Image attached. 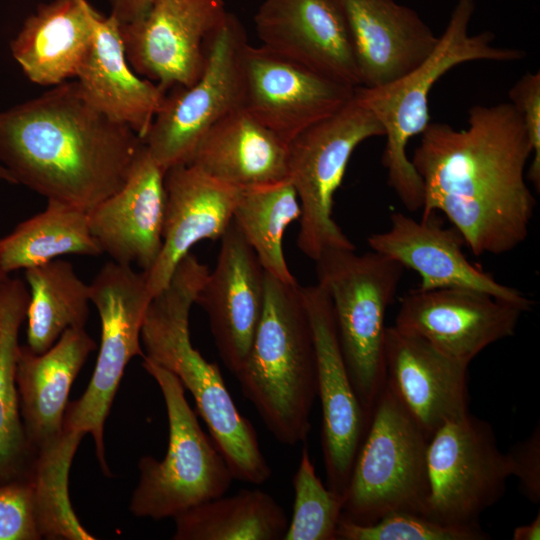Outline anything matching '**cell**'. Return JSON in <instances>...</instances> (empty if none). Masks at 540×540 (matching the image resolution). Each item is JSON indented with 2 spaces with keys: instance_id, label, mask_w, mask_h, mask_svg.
<instances>
[{
  "instance_id": "17",
  "label": "cell",
  "mask_w": 540,
  "mask_h": 540,
  "mask_svg": "<svg viewBox=\"0 0 540 540\" xmlns=\"http://www.w3.org/2000/svg\"><path fill=\"white\" fill-rule=\"evenodd\" d=\"M436 214L416 220L401 212H393L388 229L371 234L367 243L371 250L415 271L421 280V290L472 289L530 311L534 300L473 265L462 250L465 242L461 234L454 227H444Z\"/></svg>"
},
{
  "instance_id": "11",
  "label": "cell",
  "mask_w": 540,
  "mask_h": 540,
  "mask_svg": "<svg viewBox=\"0 0 540 540\" xmlns=\"http://www.w3.org/2000/svg\"><path fill=\"white\" fill-rule=\"evenodd\" d=\"M248 44L240 20L228 11L217 31L200 78L166 92L142 139L165 170L191 162L201 140L244 103L243 52Z\"/></svg>"
},
{
  "instance_id": "41",
  "label": "cell",
  "mask_w": 540,
  "mask_h": 540,
  "mask_svg": "<svg viewBox=\"0 0 540 540\" xmlns=\"http://www.w3.org/2000/svg\"><path fill=\"white\" fill-rule=\"evenodd\" d=\"M8 277V274L2 269L0 264V284Z\"/></svg>"
},
{
  "instance_id": "3",
  "label": "cell",
  "mask_w": 540,
  "mask_h": 540,
  "mask_svg": "<svg viewBox=\"0 0 540 540\" xmlns=\"http://www.w3.org/2000/svg\"><path fill=\"white\" fill-rule=\"evenodd\" d=\"M209 272L190 253L180 261L168 285L152 297L141 329L144 356L176 375L191 393L234 480L262 485L271 478L272 468L256 430L239 412L218 365L208 362L190 339L191 307Z\"/></svg>"
},
{
  "instance_id": "12",
  "label": "cell",
  "mask_w": 540,
  "mask_h": 540,
  "mask_svg": "<svg viewBox=\"0 0 540 540\" xmlns=\"http://www.w3.org/2000/svg\"><path fill=\"white\" fill-rule=\"evenodd\" d=\"M427 474L424 516L454 526L480 525V515L503 497L511 476L493 428L469 413L432 434Z\"/></svg>"
},
{
  "instance_id": "37",
  "label": "cell",
  "mask_w": 540,
  "mask_h": 540,
  "mask_svg": "<svg viewBox=\"0 0 540 540\" xmlns=\"http://www.w3.org/2000/svg\"><path fill=\"white\" fill-rule=\"evenodd\" d=\"M510 475L518 479L523 494L532 502L540 501V425L524 440L505 453Z\"/></svg>"
},
{
  "instance_id": "18",
  "label": "cell",
  "mask_w": 540,
  "mask_h": 540,
  "mask_svg": "<svg viewBox=\"0 0 540 540\" xmlns=\"http://www.w3.org/2000/svg\"><path fill=\"white\" fill-rule=\"evenodd\" d=\"M254 24L262 46L349 86H361L340 0H263Z\"/></svg>"
},
{
  "instance_id": "30",
  "label": "cell",
  "mask_w": 540,
  "mask_h": 540,
  "mask_svg": "<svg viewBox=\"0 0 540 540\" xmlns=\"http://www.w3.org/2000/svg\"><path fill=\"white\" fill-rule=\"evenodd\" d=\"M102 253L90 231L88 212L58 200H48L44 211L0 239V264L7 274L43 265L63 255Z\"/></svg>"
},
{
  "instance_id": "2",
  "label": "cell",
  "mask_w": 540,
  "mask_h": 540,
  "mask_svg": "<svg viewBox=\"0 0 540 540\" xmlns=\"http://www.w3.org/2000/svg\"><path fill=\"white\" fill-rule=\"evenodd\" d=\"M142 145L77 81L0 112V162L16 184L86 211L124 185Z\"/></svg>"
},
{
  "instance_id": "27",
  "label": "cell",
  "mask_w": 540,
  "mask_h": 540,
  "mask_svg": "<svg viewBox=\"0 0 540 540\" xmlns=\"http://www.w3.org/2000/svg\"><path fill=\"white\" fill-rule=\"evenodd\" d=\"M88 0L41 4L11 41V53L33 83L55 86L76 77L93 40Z\"/></svg>"
},
{
  "instance_id": "26",
  "label": "cell",
  "mask_w": 540,
  "mask_h": 540,
  "mask_svg": "<svg viewBox=\"0 0 540 540\" xmlns=\"http://www.w3.org/2000/svg\"><path fill=\"white\" fill-rule=\"evenodd\" d=\"M190 164L238 189L265 186L289 179L288 143L241 107L208 131Z\"/></svg>"
},
{
  "instance_id": "6",
  "label": "cell",
  "mask_w": 540,
  "mask_h": 540,
  "mask_svg": "<svg viewBox=\"0 0 540 540\" xmlns=\"http://www.w3.org/2000/svg\"><path fill=\"white\" fill-rule=\"evenodd\" d=\"M356 250V249H355ZM328 249L315 261L328 292L344 362L368 420L385 382L386 313L405 268L371 250Z\"/></svg>"
},
{
  "instance_id": "14",
  "label": "cell",
  "mask_w": 540,
  "mask_h": 540,
  "mask_svg": "<svg viewBox=\"0 0 540 540\" xmlns=\"http://www.w3.org/2000/svg\"><path fill=\"white\" fill-rule=\"evenodd\" d=\"M243 70V107L288 144L309 126L339 111L355 92L354 87L262 45H246Z\"/></svg>"
},
{
  "instance_id": "1",
  "label": "cell",
  "mask_w": 540,
  "mask_h": 540,
  "mask_svg": "<svg viewBox=\"0 0 540 540\" xmlns=\"http://www.w3.org/2000/svg\"><path fill=\"white\" fill-rule=\"evenodd\" d=\"M530 156L510 102L471 107L466 129L430 122L410 159L423 184L422 217L444 214L475 256L513 251L527 239L537 205L525 175Z\"/></svg>"
},
{
  "instance_id": "21",
  "label": "cell",
  "mask_w": 540,
  "mask_h": 540,
  "mask_svg": "<svg viewBox=\"0 0 540 540\" xmlns=\"http://www.w3.org/2000/svg\"><path fill=\"white\" fill-rule=\"evenodd\" d=\"M166 171L140 148L124 185L88 210L90 231L112 261L144 272L162 248Z\"/></svg>"
},
{
  "instance_id": "20",
  "label": "cell",
  "mask_w": 540,
  "mask_h": 540,
  "mask_svg": "<svg viewBox=\"0 0 540 540\" xmlns=\"http://www.w3.org/2000/svg\"><path fill=\"white\" fill-rule=\"evenodd\" d=\"M385 381L425 433L468 412V365L443 353L424 338L387 326Z\"/></svg>"
},
{
  "instance_id": "29",
  "label": "cell",
  "mask_w": 540,
  "mask_h": 540,
  "mask_svg": "<svg viewBox=\"0 0 540 540\" xmlns=\"http://www.w3.org/2000/svg\"><path fill=\"white\" fill-rule=\"evenodd\" d=\"M174 540H283L289 519L267 492L241 489L176 515Z\"/></svg>"
},
{
  "instance_id": "19",
  "label": "cell",
  "mask_w": 540,
  "mask_h": 540,
  "mask_svg": "<svg viewBox=\"0 0 540 540\" xmlns=\"http://www.w3.org/2000/svg\"><path fill=\"white\" fill-rule=\"evenodd\" d=\"M264 299L265 270L232 222L195 302L206 312L219 356L232 374L250 350Z\"/></svg>"
},
{
  "instance_id": "38",
  "label": "cell",
  "mask_w": 540,
  "mask_h": 540,
  "mask_svg": "<svg viewBox=\"0 0 540 540\" xmlns=\"http://www.w3.org/2000/svg\"><path fill=\"white\" fill-rule=\"evenodd\" d=\"M110 15L116 19L120 26L132 23L150 9L155 0H109Z\"/></svg>"
},
{
  "instance_id": "34",
  "label": "cell",
  "mask_w": 540,
  "mask_h": 540,
  "mask_svg": "<svg viewBox=\"0 0 540 540\" xmlns=\"http://www.w3.org/2000/svg\"><path fill=\"white\" fill-rule=\"evenodd\" d=\"M480 525L454 526L411 512L390 513L377 522L361 525L341 516L336 540H487Z\"/></svg>"
},
{
  "instance_id": "23",
  "label": "cell",
  "mask_w": 540,
  "mask_h": 540,
  "mask_svg": "<svg viewBox=\"0 0 540 540\" xmlns=\"http://www.w3.org/2000/svg\"><path fill=\"white\" fill-rule=\"evenodd\" d=\"M361 86L387 85L417 68L439 41L412 8L395 0H340Z\"/></svg>"
},
{
  "instance_id": "15",
  "label": "cell",
  "mask_w": 540,
  "mask_h": 540,
  "mask_svg": "<svg viewBox=\"0 0 540 540\" xmlns=\"http://www.w3.org/2000/svg\"><path fill=\"white\" fill-rule=\"evenodd\" d=\"M301 292L315 347L317 397L322 409L321 446L327 486L343 496L368 418L344 362L327 290L317 282L301 286Z\"/></svg>"
},
{
  "instance_id": "4",
  "label": "cell",
  "mask_w": 540,
  "mask_h": 540,
  "mask_svg": "<svg viewBox=\"0 0 540 540\" xmlns=\"http://www.w3.org/2000/svg\"><path fill=\"white\" fill-rule=\"evenodd\" d=\"M275 440L304 443L317 398L312 328L298 283L265 271L262 315L250 350L233 374Z\"/></svg>"
},
{
  "instance_id": "32",
  "label": "cell",
  "mask_w": 540,
  "mask_h": 540,
  "mask_svg": "<svg viewBox=\"0 0 540 540\" xmlns=\"http://www.w3.org/2000/svg\"><path fill=\"white\" fill-rule=\"evenodd\" d=\"M300 215L298 196L289 179L242 189L233 212L232 222L263 269L287 284L297 281L284 257L282 239L287 227Z\"/></svg>"
},
{
  "instance_id": "36",
  "label": "cell",
  "mask_w": 540,
  "mask_h": 540,
  "mask_svg": "<svg viewBox=\"0 0 540 540\" xmlns=\"http://www.w3.org/2000/svg\"><path fill=\"white\" fill-rule=\"evenodd\" d=\"M510 103L521 113L532 145L527 179L540 190V72H526L509 90Z\"/></svg>"
},
{
  "instance_id": "9",
  "label": "cell",
  "mask_w": 540,
  "mask_h": 540,
  "mask_svg": "<svg viewBox=\"0 0 540 540\" xmlns=\"http://www.w3.org/2000/svg\"><path fill=\"white\" fill-rule=\"evenodd\" d=\"M380 136H384L380 122L353 96L339 111L289 142V180L301 208L297 245L313 261L328 249H356L332 217L334 195L354 150Z\"/></svg>"
},
{
  "instance_id": "7",
  "label": "cell",
  "mask_w": 540,
  "mask_h": 540,
  "mask_svg": "<svg viewBox=\"0 0 540 540\" xmlns=\"http://www.w3.org/2000/svg\"><path fill=\"white\" fill-rule=\"evenodd\" d=\"M429 439L385 381L351 469L342 517L369 525L394 512L424 515Z\"/></svg>"
},
{
  "instance_id": "5",
  "label": "cell",
  "mask_w": 540,
  "mask_h": 540,
  "mask_svg": "<svg viewBox=\"0 0 540 540\" xmlns=\"http://www.w3.org/2000/svg\"><path fill=\"white\" fill-rule=\"evenodd\" d=\"M475 0H458L433 52L417 68L387 85L355 88L354 98L380 122L386 138L382 165L387 182L404 207L415 212L424 202L422 180L407 155V145L430 123L429 93L453 67L470 61H521L526 52L495 46V34H469Z\"/></svg>"
},
{
  "instance_id": "10",
  "label": "cell",
  "mask_w": 540,
  "mask_h": 540,
  "mask_svg": "<svg viewBox=\"0 0 540 540\" xmlns=\"http://www.w3.org/2000/svg\"><path fill=\"white\" fill-rule=\"evenodd\" d=\"M89 290L101 322L100 349L86 390L68 403L63 432L81 439L90 434L102 472L110 476L104 425L127 364L135 356L144 357L141 329L153 296L144 271L114 261L101 268Z\"/></svg>"
},
{
  "instance_id": "40",
  "label": "cell",
  "mask_w": 540,
  "mask_h": 540,
  "mask_svg": "<svg viewBox=\"0 0 540 540\" xmlns=\"http://www.w3.org/2000/svg\"><path fill=\"white\" fill-rule=\"evenodd\" d=\"M0 180L16 184L15 179L11 175V173L3 166V164L0 162Z\"/></svg>"
},
{
  "instance_id": "31",
  "label": "cell",
  "mask_w": 540,
  "mask_h": 540,
  "mask_svg": "<svg viewBox=\"0 0 540 540\" xmlns=\"http://www.w3.org/2000/svg\"><path fill=\"white\" fill-rule=\"evenodd\" d=\"M29 285L26 312L27 346L36 353L47 351L69 328L85 327L90 290L73 266L55 259L25 269Z\"/></svg>"
},
{
  "instance_id": "8",
  "label": "cell",
  "mask_w": 540,
  "mask_h": 540,
  "mask_svg": "<svg viewBox=\"0 0 540 540\" xmlns=\"http://www.w3.org/2000/svg\"><path fill=\"white\" fill-rule=\"evenodd\" d=\"M142 366L155 380L168 419V447L162 460L143 456L129 509L137 517L162 520L225 495L234 480L210 435L190 407L176 375L143 357Z\"/></svg>"
},
{
  "instance_id": "24",
  "label": "cell",
  "mask_w": 540,
  "mask_h": 540,
  "mask_svg": "<svg viewBox=\"0 0 540 540\" xmlns=\"http://www.w3.org/2000/svg\"><path fill=\"white\" fill-rule=\"evenodd\" d=\"M96 347L84 327L67 329L43 353L20 345L16 385L23 427L35 456L62 438L72 384Z\"/></svg>"
},
{
  "instance_id": "22",
  "label": "cell",
  "mask_w": 540,
  "mask_h": 540,
  "mask_svg": "<svg viewBox=\"0 0 540 540\" xmlns=\"http://www.w3.org/2000/svg\"><path fill=\"white\" fill-rule=\"evenodd\" d=\"M164 185L162 248L152 268L145 272L152 296L168 285L176 267L196 243L221 239L232 223L242 190L190 163L168 169Z\"/></svg>"
},
{
  "instance_id": "33",
  "label": "cell",
  "mask_w": 540,
  "mask_h": 540,
  "mask_svg": "<svg viewBox=\"0 0 540 540\" xmlns=\"http://www.w3.org/2000/svg\"><path fill=\"white\" fill-rule=\"evenodd\" d=\"M292 484V516L283 540H336L344 498L323 484L307 445L302 448Z\"/></svg>"
},
{
  "instance_id": "39",
  "label": "cell",
  "mask_w": 540,
  "mask_h": 540,
  "mask_svg": "<svg viewBox=\"0 0 540 540\" xmlns=\"http://www.w3.org/2000/svg\"><path fill=\"white\" fill-rule=\"evenodd\" d=\"M512 538L513 540H539L540 513H537L531 523L516 527L513 531Z\"/></svg>"
},
{
  "instance_id": "16",
  "label": "cell",
  "mask_w": 540,
  "mask_h": 540,
  "mask_svg": "<svg viewBox=\"0 0 540 540\" xmlns=\"http://www.w3.org/2000/svg\"><path fill=\"white\" fill-rule=\"evenodd\" d=\"M523 307L466 288L413 289L400 299L395 326L467 365L515 334Z\"/></svg>"
},
{
  "instance_id": "25",
  "label": "cell",
  "mask_w": 540,
  "mask_h": 540,
  "mask_svg": "<svg viewBox=\"0 0 540 540\" xmlns=\"http://www.w3.org/2000/svg\"><path fill=\"white\" fill-rule=\"evenodd\" d=\"M89 14L93 40L76 74L77 82L96 108L129 126L142 140L166 92L132 69L116 19L104 17L91 4Z\"/></svg>"
},
{
  "instance_id": "35",
  "label": "cell",
  "mask_w": 540,
  "mask_h": 540,
  "mask_svg": "<svg viewBox=\"0 0 540 540\" xmlns=\"http://www.w3.org/2000/svg\"><path fill=\"white\" fill-rule=\"evenodd\" d=\"M44 538L41 510L31 475L0 484V540Z\"/></svg>"
},
{
  "instance_id": "28",
  "label": "cell",
  "mask_w": 540,
  "mask_h": 540,
  "mask_svg": "<svg viewBox=\"0 0 540 540\" xmlns=\"http://www.w3.org/2000/svg\"><path fill=\"white\" fill-rule=\"evenodd\" d=\"M29 292L18 278L0 284V484L30 474L35 454L27 440L16 385L19 331Z\"/></svg>"
},
{
  "instance_id": "13",
  "label": "cell",
  "mask_w": 540,
  "mask_h": 540,
  "mask_svg": "<svg viewBox=\"0 0 540 540\" xmlns=\"http://www.w3.org/2000/svg\"><path fill=\"white\" fill-rule=\"evenodd\" d=\"M226 0H155L140 19L120 26L127 60L165 92L202 75Z\"/></svg>"
}]
</instances>
